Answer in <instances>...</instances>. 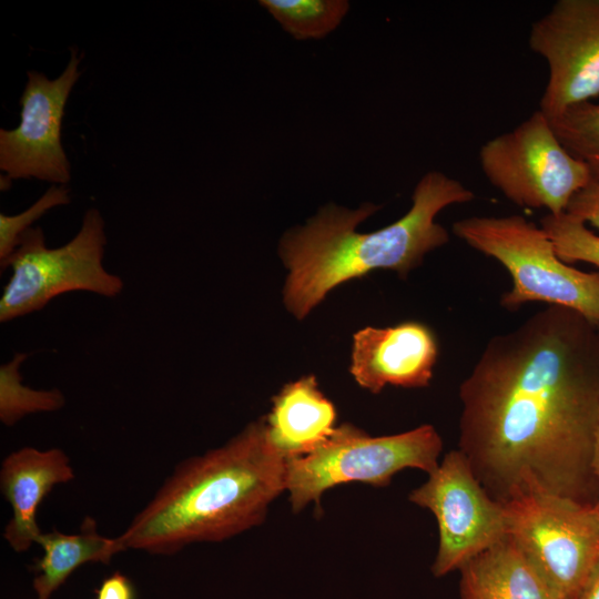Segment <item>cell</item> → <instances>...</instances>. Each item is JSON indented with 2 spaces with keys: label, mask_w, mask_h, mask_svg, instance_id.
Masks as SVG:
<instances>
[{
  "label": "cell",
  "mask_w": 599,
  "mask_h": 599,
  "mask_svg": "<svg viewBox=\"0 0 599 599\" xmlns=\"http://www.w3.org/2000/svg\"><path fill=\"white\" fill-rule=\"evenodd\" d=\"M458 449L504 504L532 485L596 504L598 327L548 305L495 335L459 386Z\"/></svg>",
  "instance_id": "cell-1"
},
{
  "label": "cell",
  "mask_w": 599,
  "mask_h": 599,
  "mask_svg": "<svg viewBox=\"0 0 599 599\" xmlns=\"http://www.w3.org/2000/svg\"><path fill=\"white\" fill-rule=\"evenodd\" d=\"M286 460L264 417L223 446L180 463L118 538L121 550L172 555L194 542L229 539L261 524L286 489Z\"/></svg>",
  "instance_id": "cell-2"
},
{
  "label": "cell",
  "mask_w": 599,
  "mask_h": 599,
  "mask_svg": "<svg viewBox=\"0 0 599 599\" xmlns=\"http://www.w3.org/2000/svg\"><path fill=\"white\" fill-rule=\"evenodd\" d=\"M474 199L460 181L429 171L416 184L409 211L375 232L358 233L356 226L378 205L366 202L356 210L326 205L280 242V255L290 271L284 288L287 308L301 319L332 288L377 268L405 276L427 253L449 242L448 231L435 221L437 214Z\"/></svg>",
  "instance_id": "cell-3"
},
{
  "label": "cell",
  "mask_w": 599,
  "mask_h": 599,
  "mask_svg": "<svg viewBox=\"0 0 599 599\" xmlns=\"http://www.w3.org/2000/svg\"><path fill=\"white\" fill-rule=\"evenodd\" d=\"M453 233L508 271L511 287L500 297L505 309L540 302L572 309L599 326V272L561 261L540 225L519 214L468 216L453 224Z\"/></svg>",
  "instance_id": "cell-4"
},
{
  "label": "cell",
  "mask_w": 599,
  "mask_h": 599,
  "mask_svg": "<svg viewBox=\"0 0 599 599\" xmlns=\"http://www.w3.org/2000/svg\"><path fill=\"white\" fill-rule=\"evenodd\" d=\"M508 538L560 599H578L599 564V510L529 485L504 502Z\"/></svg>",
  "instance_id": "cell-5"
},
{
  "label": "cell",
  "mask_w": 599,
  "mask_h": 599,
  "mask_svg": "<svg viewBox=\"0 0 599 599\" xmlns=\"http://www.w3.org/2000/svg\"><path fill=\"white\" fill-rule=\"evenodd\" d=\"M441 450L443 439L428 424L379 437L344 424L313 453L286 460L285 490L293 511L298 512L309 502L318 507L323 493L341 484L384 487L407 468L430 474L439 465Z\"/></svg>",
  "instance_id": "cell-6"
},
{
  "label": "cell",
  "mask_w": 599,
  "mask_h": 599,
  "mask_svg": "<svg viewBox=\"0 0 599 599\" xmlns=\"http://www.w3.org/2000/svg\"><path fill=\"white\" fill-rule=\"evenodd\" d=\"M106 236L104 220L89 209L79 232L59 247L45 245L41 227L27 230L1 271L11 275L0 297V322L38 312L59 295L89 292L108 298L123 290L122 278L103 265Z\"/></svg>",
  "instance_id": "cell-7"
},
{
  "label": "cell",
  "mask_w": 599,
  "mask_h": 599,
  "mask_svg": "<svg viewBox=\"0 0 599 599\" xmlns=\"http://www.w3.org/2000/svg\"><path fill=\"white\" fill-rule=\"evenodd\" d=\"M478 158L486 179L510 202L552 215L566 212L592 177L587 164L564 148L540 110L488 140Z\"/></svg>",
  "instance_id": "cell-8"
},
{
  "label": "cell",
  "mask_w": 599,
  "mask_h": 599,
  "mask_svg": "<svg viewBox=\"0 0 599 599\" xmlns=\"http://www.w3.org/2000/svg\"><path fill=\"white\" fill-rule=\"evenodd\" d=\"M408 499L436 518L439 541L432 565L435 577L459 570L508 537L504 504L487 493L459 449L448 451Z\"/></svg>",
  "instance_id": "cell-9"
},
{
  "label": "cell",
  "mask_w": 599,
  "mask_h": 599,
  "mask_svg": "<svg viewBox=\"0 0 599 599\" xmlns=\"http://www.w3.org/2000/svg\"><path fill=\"white\" fill-rule=\"evenodd\" d=\"M528 44L548 65L539 102L548 119L599 97V0H557L531 23Z\"/></svg>",
  "instance_id": "cell-10"
},
{
  "label": "cell",
  "mask_w": 599,
  "mask_h": 599,
  "mask_svg": "<svg viewBox=\"0 0 599 599\" xmlns=\"http://www.w3.org/2000/svg\"><path fill=\"white\" fill-rule=\"evenodd\" d=\"M80 57L71 49L63 72L51 80L28 71L20 104V123L0 130V169L12 179L34 177L64 185L70 181V163L61 144V125L70 92L81 72Z\"/></svg>",
  "instance_id": "cell-11"
},
{
  "label": "cell",
  "mask_w": 599,
  "mask_h": 599,
  "mask_svg": "<svg viewBox=\"0 0 599 599\" xmlns=\"http://www.w3.org/2000/svg\"><path fill=\"white\" fill-rule=\"evenodd\" d=\"M437 355L436 337L425 324L366 327L354 335L351 373L361 387L374 394L386 385L426 387Z\"/></svg>",
  "instance_id": "cell-12"
},
{
  "label": "cell",
  "mask_w": 599,
  "mask_h": 599,
  "mask_svg": "<svg viewBox=\"0 0 599 599\" xmlns=\"http://www.w3.org/2000/svg\"><path fill=\"white\" fill-rule=\"evenodd\" d=\"M73 478L70 459L59 448L23 447L3 459L0 487L12 508L3 537L14 551H27L38 542L42 534L35 520L39 505L55 485Z\"/></svg>",
  "instance_id": "cell-13"
},
{
  "label": "cell",
  "mask_w": 599,
  "mask_h": 599,
  "mask_svg": "<svg viewBox=\"0 0 599 599\" xmlns=\"http://www.w3.org/2000/svg\"><path fill=\"white\" fill-rule=\"evenodd\" d=\"M336 410L314 376L286 384L264 417L266 436L285 459L306 456L334 434Z\"/></svg>",
  "instance_id": "cell-14"
},
{
  "label": "cell",
  "mask_w": 599,
  "mask_h": 599,
  "mask_svg": "<svg viewBox=\"0 0 599 599\" xmlns=\"http://www.w3.org/2000/svg\"><path fill=\"white\" fill-rule=\"evenodd\" d=\"M458 571L460 599H560L508 537Z\"/></svg>",
  "instance_id": "cell-15"
},
{
  "label": "cell",
  "mask_w": 599,
  "mask_h": 599,
  "mask_svg": "<svg viewBox=\"0 0 599 599\" xmlns=\"http://www.w3.org/2000/svg\"><path fill=\"white\" fill-rule=\"evenodd\" d=\"M43 556L34 570L32 587L37 599H50L51 595L80 566L87 562L109 564L112 556L122 551L118 538L99 534L97 522L85 517L78 534L53 530L41 534L38 542Z\"/></svg>",
  "instance_id": "cell-16"
},
{
  "label": "cell",
  "mask_w": 599,
  "mask_h": 599,
  "mask_svg": "<svg viewBox=\"0 0 599 599\" xmlns=\"http://www.w3.org/2000/svg\"><path fill=\"white\" fill-rule=\"evenodd\" d=\"M258 3L296 40L322 39L349 10L347 0H260Z\"/></svg>",
  "instance_id": "cell-17"
},
{
  "label": "cell",
  "mask_w": 599,
  "mask_h": 599,
  "mask_svg": "<svg viewBox=\"0 0 599 599\" xmlns=\"http://www.w3.org/2000/svg\"><path fill=\"white\" fill-rule=\"evenodd\" d=\"M28 356L17 352L0 366V420L6 426H13L30 414L58 410L65 404L58 388L33 389L22 383L20 367Z\"/></svg>",
  "instance_id": "cell-18"
},
{
  "label": "cell",
  "mask_w": 599,
  "mask_h": 599,
  "mask_svg": "<svg viewBox=\"0 0 599 599\" xmlns=\"http://www.w3.org/2000/svg\"><path fill=\"white\" fill-rule=\"evenodd\" d=\"M548 120L564 148L599 179V103H576Z\"/></svg>",
  "instance_id": "cell-19"
},
{
  "label": "cell",
  "mask_w": 599,
  "mask_h": 599,
  "mask_svg": "<svg viewBox=\"0 0 599 599\" xmlns=\"http://www.w3.org/2000/svg\"><path fill=\"white\" fill-rule=\"evenodd\" d=\"M554 243L557 255L567 264L585 262L599 268V235L581 220L564 212L546 214L539 224Z\"/></svg>",
  "instance_id": "cell-20"
},
{
  "label": "cell",
  "mask_w": 599,
  "mask_h": 599,
  "mask_svg": "<svg viewBox=\"0 0 599 599\" xmlns=\"http://www.w3.org/2000/svg\"><path fill=\"white\" fill-rule=\"evenodd\" d=\"M70 202L69 189L52 185L30 207L16 215L0 214V265L3 266L19 245L22 234L49 210Z\"/></svg>",
  "instance_id": "cell-21"
},
{
  "label": "cell",
  "mask_w": 599,
  "mask_h": 599,
  "mask_svg": "<svg viewBox=\"0 0 599 599\" xmlns=\"http://www.w3.org/2000/svg\"><path fill=\"white\" fill-rule=\"evenodd\" d=\"M566 213L599 231V179L588 182L570 200Z\"/></svg>",
  "instance_id": "cell-22"
},
{
  "label": "cell",
  "mask_w": 599,
  "mask_h": 599,
  "mask_svg": "<svg viewBox=\"0 0 599 599\" xmlns=\"http://www.w3.org/2000/svg\"><path fill=\"white\" fill-rule=\"evenodd\" d=\"M97 599H135L134 587L128 577L114 572L102 581Z\"/></svg>",
  "instance_id": "cell-23"
},
{
  "label": "cell",
  "mask_w": 599,
  "mask_h": 599,
  "mask_svg": "<svg viewBox=\"0 0 599 599\" xmlns=\"http://www.w3.org/2000/svg\"><path fill=\"white\" fill-rule=\"evenodd\" d=\"M578 599H599V564L587 581Z\"/></svg>",
  "instance_id": "cell-24"
},
{
  "label": "cell",
  "mask_w": 599,
  "mask_h": 599,
  "mask_svg": "<svg viewBox=\"0 0 599 599\" xmlns=\"http://www.w3.org/2000/svg\"><path fill=\"white\" fill-rule=\"evenodd\" d=\"M592 470L596 479L599 483V414L595 429L593 436V447H592Z\"/></svg>",
  "instance_id": "cell-25"
},
{
  "label": "cell",
  "mask_w": 599,
  "mask_h": 599,
  "mask_svg": "<svg viewBox=\"0 0 599 599\" xmlns=\"http://www.w3.org/2000/svg\"><path fill=\"white\" fill-rule=\"evenodd\" d=\"M595 505H596V507H597V508H598V510H599V497H598V499H597V501H596V504H595Z\"/></svg>",
  "instance_id": "cell-26"
},
{
  "label": "cell",
  "mask_w": 599,
  "mask_h": 599,
  "mask_svg": "<svg viewBox=\"0 0 599 599\" xmlns=\"http://www.w3.org/2000/svg\"><path fill=\"white\" fill-rule=\"evenodd\" d=\"M597 327H598V334H599V326H597Z\"/></svg>",
  "instance_id": "cell-27"
}]
</instances>
